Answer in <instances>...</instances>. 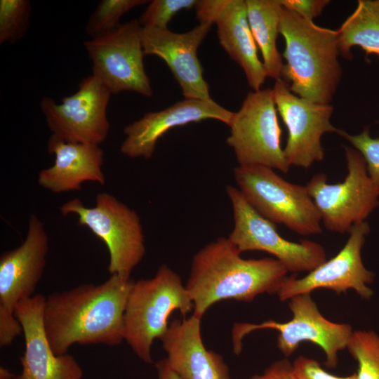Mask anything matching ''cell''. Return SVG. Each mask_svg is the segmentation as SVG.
Listing matches in <instances>:
<instances>
[{
	"label": "cell",
	"instance_id": "obj_1",
	"mask_svg": "<svg viewBox=\"0 0 379 379\" xmlns=\"http://www.w3.org/2000/svg\"><path fill=\"white\" fill-rule=\"evenodd\" d=\"M114 274L100 284H82L46 297L44 326L56 355L74 344L119 345L124 340V312L134 283Z\"/></svg>",
	"mask_w": 379,
	"mask_h": 379
},
{
	"label": "cell",
	"instance_id": "obj_2",
	"mask_svg": "<svg viewBox=\"0 0 379 379\" xmlns=\"http://www.w3.org/2000/svg\"><path fill=\"white\" fill-rule=\"evenodd\" d=\"M229 240L220 237L193 257L185 287L194 305L193 315L201 319L215 302L232 299L251 302L262 293L277 294L288 270L277 259H244Z\"/></svg>",
	"mask_w": 379,
	"mask_h": 379
},
{
	"label": "cell",
	"instance_id": "obj_3",
	"mask_svg": "<svg viewBox=\"0 0 379 379\" xmlns=\"http://www.w3.org/2000/svg\"><path fill=\"white\" fill-rule=\"evenodd\" d=\"M279 34L285 40L286 60L282 79L291 91L313 102L330 104L342 76L337 30L319 27L282 7Z\"/></svg>",
	"mask_w": 379,
	"mask_h": 379
},
{
	"label": "cell",
	"instance_id": "obj_4",
	"mask_svg": "<svg viewBox=\"0 0 379 379\" xmlns=\"http://www.w3.org/2000/svg\"><path fill=\"white\" fill-rule=\"evenodd\" d=\"M194 307L178 274L162 265L150 279L134 281L124 312V340L146 364H152L151 348L166 331L170 315L178 310L185 315Z\"/></svg>",
	"mask_w": 379,
	"mask_h": 379
},
{
	"label": "cell",
	"instance_id": "obj_5",
	"mask_svg": "<svg viewBox=\"0 0 379 379\" xmlns=\"http://www.w3.org/2000/svg\"><path fill=\"white\" fill-rule=\"evenodd\" d=\"M234 175L247 201L268 220L300 235L321 233V217L306 186L289 182L262 166H238Z\"/></svg>",
	"mask_w": 379,
	"mask_h": 379
},
{
	"label": "cell",
	"instance_id": "obj_6",
	"mask_svg": "<svg viewBox=\"0 0 379 379\" xmlns=\"http://www.w3.org/2000/svg\"><path fill=\"white\" fill-rule=\"evenodd\" d=\"M63 216L78 215L79 225L87 227L106 245L110 275L130 278L145 254V236L138 214L113 195L102 192L93 208L86 207L78 198L59 208Z\"/></svg>",
	"mask_w": 379,
	"mask_h": 379
},
{
	"label": "cell",
	"instance_id": "obj_7",
	"mask_svg": "<svg viewBox=\"0 0 379 379\" xmlns=\"http://www.w3.org/2000/svg\"><path fill=\"white\" fill-rule=\"evenodd\" d=\"M292 318L286 322L267 320L260 324L237 323L232 328L234 353L241 352L242 339L247 334L260 329L279 332L277 346L287 358L303 342H310L324 351L325 366L334 368L338 362V353L346 348L353 331L348 324L335 323L326 319L319 310L311 293L300 294L288 300Z\"/></svg>",
	"mask_w": 379,
	"mask_h": 379
},
{
	"label": "cell",
	"instance_id": "obj_8",
	"mask_svg": "<svg viewBox=\"0 0 379 379\" xmlns=\"http://www.w3.org/2000/svg\"><path fill=\"white\" fill-rule=\"evenodd\" d=\"M48 252L44 224L30 216L27 237L16 248L0 256V346L10 345L22 333L15 316L17 305L31 298L41 280Z\"/></svg>",
	"mask_w": 379,
	"mask_h": 379
},
{
	"label": "cell",
	"instance_id": "obj_9",
	"mask_svg": "<svg viewBox=\"0 0 379 379\" xmlns=\"http://www.w3.org/2000/svg\"><path fill=\"white\" fill-rule=\"evenodd\" d=\"M272 88L250 92L230 125L227 144L239 166H262L288 173Z\"/></svg>",
	"mask_w": 379,
	"mask_h": 379
},
{
	"label": "cell",
	"instance_id": "obj_10",
	"mask_svg": "<svg viewBox=\"0 0 379 379\" xmlns=\"http://www.w3.org/2000/svg\"><path fill=\"white\" fill-rule=\"evenodd\" d=\"M347 174L343 182L328 184L323 173L315 174L306 187L317 207L325 227L345 234L365 221L379 206V195L369 178L366 164L359 152L345 147Z\"/></svg>",
	"mask_w": 379,
	"mask_h": 379
},
{
	"label": "cell",
	"instance_id": "obj_11",
	"mask_svg": "<svg viewBox=\"0 0 379 379\" xmlns=\"http://www.w3.org/2000/svg\"><path fill=\"white\" fill-rule=\"evenodd\" d=\"M232 204L234 227L227 237L241 253L248 251L267 252L279 260L288 272H310L327 260L324 248L310 240L298 242L283 238L274 223L256 211L239 190L227 185Z\"/></svg>",
	"mask_w": 379,
	"mask_h": 379
},
{
	"label": "cell",
	"instance_id": "obj_12",
	"mask_svg": "<svg viewBox=\"0 0 379 379\" xmlns=\"http://www.w3.org/2000/svg\"><path fill=\"white\" fill-rule=\"evenodd\" d=\"M142 29L138 20H131L84 42L92 62V75L112 94L134 91L146 97L152 95L143 62Z\"/></svg>",
	"mask_w": 379,
	"mask_h": 379
},
{
	"label": "cell",
	"instance_id": "obj_13",
	"mask_svg": "<svg viewBox=\"0 0 379 379\" xmlns=\"http://www.w3.org/2000/svg\"><path fill=\"white\" fill-rule=\"evenodd\" d=\"M112 93L95 77L84 78L78 90L57 103L43 97L40 107L52 134L71 142L100 145L110 128L107 108Z\"/></svg>",
	"mask_w": 379,
	"mask_h": 379
},
{
	"label": "cell",
	"instance_id": "obj_14",
	"mask_svg": "<svg viewBox=\"0 0 379 379\" xmlns=\"http://www.w3.org/2000/svg\"><path fill=\"white\" fill-rule=\"evenodd\" d=\"M272 91L277 110L288 129L284 152L289 165L307 168L322 161V135L339 131L331 123L333 107L295 95L282 79L275 80Z\"/></svg>",
	"mask_w": 379,
	"mask_h": 379
},
{
	"label": "cell",
	"instance_id": "obj_15",
	"mask_svg": "<svg viewBox=\"0 0 379 379\" xmlns=\"http://www.w3.org/2000/svg\"><path fill=\"white\" fill-rule=\"evenodd\" d=\"M369 232L366 221L354 225L345 244L333 258L302 278H298L296 274L287 277L277 293L279 299L288 300L295 295L311 293L319 288L336 293L353 289L361 298H370L373 291L367 285L373 281L374 274L364 267L361 255Z\"/></svg>",
	"mask_w": 379,
	"mask_h": 379
},
{
	"label": "cell",
	"instance_id": "obj_16",
	"mask_svg": "<svg viewBox=\"0 0 379 379\" xmlns=\"http://www.w3.org/2000/svg\"><path fill=\"white\" fill-rule=\"evenodd\" d=\"M199 23L215 24L220 44L244 70L249 86L260 90L267 74L248 20L246 0H199Z\"/></svg>",
	"mask_w": 379,
	"mask_h": 379
},
{
	"label": "cell",
	"instance_id": "obj_17",
	"mask_svg": "<svg viewBox=\"0 0 379 379\" xmlns=\"http://www.w3.org/2000/svg\"><path fill=\"white\" fill-rule=\"evenodd\" d=\"M211 26L209 23H199L184 33H175L168 28L142 27L145 55H157L164 60L185 98L212 99L197 57L198 48Z\"/></svg>",
	"mask_w": 379,
	"mask_h": 379
},
{
	"label": "cell",
	"instance_id": "obj_18",
	"mask_svg": "<svg viewBox=\"0 0 379 379\" xmlns=\"http://www.w3.org/2000/svg\"><path fill=\"white\" fill-rule=\"evenodd\" d=\"M234 114L212 99L185 98L164 109L148 112L126 126L120 152L131 158L148 159L152 157L159 139L170 129L206 119L218 120L230 126Z\"/></svg>",
	"mask_w": 379,
	"mask_h": 379
},
{
	"label": "cell",
	"instance_id": "obj_19",
	"mask_svg": "<svg viewBox=\"0 0 379 379\" xmlns=\"http://www.w3.org/2000/svg\"><path fill=\"white\" fill-rule=\"evenodd\" d=\"M46 297L37 294L20 301L15 316L20 323L25 348L20 358V374L13 379H81L83 370L69 354L56 355L47 339L44 326Z\"/></svg>",
	"mask_w": 379,
	"mask_h": 379
},
{
	"label": "cell",
	"instance_id": "obj_20",
	"mask_svg": "<svg viewBox=\"0 0 379 379\" xmlns=\"http://www.w3.org/2000/svg\"><path fill=\"white\" fill-rule=\"evenodd\" d=\"M201 319L192 314L170 322L160 338L168 364L180 379H230L222 357L204 345Z\"/></svg>",
	"mask_w": 379,
	"mask_h": 379
},
{
	"label": "cell",
	"instance_id": "obj_21",
	"mask_svg": "<svg viewBox=\"0 0 379 379\" xmlns=\"http://www.w3.org/2000/svg\"><path fill=\"white\" fill-rule=\"evenodd\" d=\"M47 151L55 156V163L39 173L38 182L44 188L60 193L80 190L86 181L105 184L104 151L98 145L67 142L52 134Z\"/></svg>",
	"mask_w": 379,
	"mask_h": 379
},
{
	"label": "cell",
	"instance_id": "obj_22",
	"mask_svg": "<svg viewBox=\"0 0 379 379\" xmlns=\"http://www.w3.org/2000/svg\"><path fill=\"white\" fill-rule=\"evenodd\" d=\"M248 20L267 74L282 79L284 64L277 49L281 6L279 0H246Z\"/></svg>",
	"mask_w": 379,
	"mask_h": 379
},
{
	"label": "cell",
	"instance_id": "obj_23",
	"mask_svg": "<svg viewBox=\"0 0 379 379\" xmlns=\"http://www.w3.org/2000/svg\"><path fill=\"white\" fill-rule=\"evenodd\" d=\"M340 54L350 59L358 46L379 58V0H359L354 12L337 29Z\"/></svg>",
	"mask_w": 379,
	"mask_h": 379
},
{
	"label": "cell",
	"instance_id": "obj_24",
	"mask_svg": "<svg viewBox=\"0 0 379 379\" xmlns=\"http://www.w3.org/2000/svg\"><path fill=\"white\" fill-rule=\"evenodd\" d=\"M346 349L358 363V379H379V336L371 331H353Z\"/></svg>",
	"mask_w": 379,
	"mask_h": 379
},
{
	"label": "cell",
	"instance_id": "obj_25",
	"mask_svg": "<svg viewBox=\"0 0 379 379\" xmlns=\"http://www.w3.org/2000/svg\"><path fill=\"white\" fill-rule=\"evenodd\" d=\"M149 2L147 0H102L90 15L85 31L91 39L109 32L121 25L119 20L124 13Z\"/></svg>",
	"mask_w": 379,
	"mask_h": 379
},
{
	"label": "cell",
	"instance_id": "obj_26",
	"mask_svg": "<svg viewBox=\"0 0 379 379\" xmlns=\"http://www.w3.org/2000/svg\"><path fill=\"white\" fill-rule=\"evenodd\" d=\"M31 11L29 0L0 1V44H15L25 35Z\"/></svg>",
	"mask_w": 379,
	"mask_h": 379
},
{
	"label": "cell",
	"instance_id": "obj_27",
	"mask_svg": "<svg viewBox=\"0 0 379 379\" xmlns=\"http://www.w3.org/2000/svg\"><path fill=\"white\" fill-rule=\"evenodd\" d=\"M197 0H154L138 20L142 27L167 29L168 22L182 10L195 8Z\"/></svg>",
	"mask_w": 379,
	"mask_h": 379
},
{
	"label": "cell",
	"instance_id": "obj_28",
	"mask_svg": "<svg viewBox=\"0 0 379 379\" xmlns=\"http://www.w3.org/2000/svg\"><path fill=\"white\" fill-rule=\"evenodd\" d=\"M337 133L350 142L363 156L369 178L379 195V138L372 137L368 128L357 135H351L340 129Z\"/></svg>",
	"mask_w": 379,
	"mask_h": 379
},
{
	"label": "cell",
	"instance_id": "obj_29",
	"mask_svg": "<svg viewBox=\"0 0 379 379\" xmlns=\"http://www.w3.org/2000/svg\"><path fill=\"white\" fill-rule=\"evenodd\" d=\"M296 379H358L357 373L338 376L324 370L315 359L299 356L292 363Z\"/></svg>",
	"mask_w": 379,
	"mask_h": 379
},
{
	"label": "cell",
	"instance_id": "obj_30",
	"mask_svg": "<svg viewBox=\"0 0 379 379\" xmlns=\"http://www.w3.org/2000/svg\"><path fill=\"white\" fill-rule=\"evenodd\" d=\"M281 6L302 18L313 21L330 3L329 0H279Z\"/></svg>",
	"mask_w": 379,
	"mask_h": 379
},
{
	"label": "cell",
	"instance_id": "obj_31",
	"mask_svg": "<svg viewBox=\"0 0 379 379\" xmlns=\"http://www.w3.org/2000/svg\"><path fill=\"white\" fill-rule=\"evenodd\" d=\"M248 379H296L292 363L287 358L273 362L262 373Z\"/></svg>",
	"mask_w": 379,
	"mask_h": 379
},
{
	"label": "cell",
	"instance_id": "obj_32",
	"mask_svg": "<svg viewBox=\"0 0 379 379\" xmlns=\"http://www.w3.org/2000/svg\"><path fill=\"white\" fill-rule=\"evenodd\" d=\"M158 379H180L171 368L166 359L159 360L156 364Z\"/></svg>",
	"mask_w": 379,
	"mask_h": 379
},
{
	"label": "cell",
	"instance_id": "obj_33",
	"mask_svg": "<svg viewBox=\"0 0 379 379\" xmlns=\"http://www.w3.org/2000/svg\"><path fill=\"white\" fill-rule=\"evenodd\" d=\"M14 375L8 369L0 368V379H13Z\"/></svg>",
	"mask_w": 379,
	"mask_h": 379
}]
</instances>
